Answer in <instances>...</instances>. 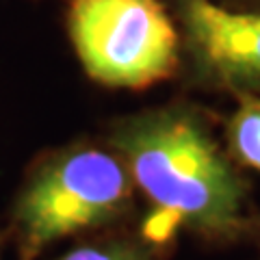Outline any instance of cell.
I'll return each instance as SVG.
<instances>
[{
  "instance_id": "8992f818",
  "label": "cell",
  "mask_w": 260,
  "mask_h": 260,
  "mask_svg": "<svg viewBox=\"0 0 260 260\" xmlns=\"http://www.w3.org/2000/svg\"><path fill=\"white\" fill-rule=\"evenodd\" d=\"M61 260H145L137 247L124 245V243H104V245H85Z\"/></svg>"
},
{
  "instance_id": "277c9868",
  "label": "cell",
  "mask_w": 260,
  "mask_h": 260,
  "mask_svg": "<svg viewBox=\"0 0 260 260\" xmlns=\"http://www.w3.org/2000/svg\"><path fill=\"white\" fill-rule=\"evenodd\" d=\"M184 22L206 70L232 85H260V13L184 0Z\"/></svg>"
},
{
  "instance_id": "7a4b0ae2",
  "label": "cell",
  "mask_w": 260,
  "mask_h": 260,
  "mask_svg": "<svg viewBox=\"0 0 260 260\" xmlns=\"http://www.w3.org/2000/svg\"><path fill=\"white\" fill-rule=\"evenodd\" d=\"M128 204V169L115 156L91 148L56 156L32 176L15 208L24 260L59 239L113 221Z\"/></svg>"
},
{
  "instance_id": "6da1fadb",
  "label": "cell",
  "mask_w": 260,
  "mask_h": 260,
  "mask_svg": "<svg viewBox=\"0 0 260 260\" xmlns=\"http://www.w3.org/2000/svg\"><path fill=\"white\" fill-rule=\"evenodd\" d=\"M115 143L150 200L145 237L152 243L169 241L180 225L210 237L243 225V182L198 119L154 113L126 124Z\"/></svg>"
},
{
  "instance_id": "5b68a950",
  "label": "cell",
  "mask_w": 260,
  "mask_h": 260,
  "mask_svg": "<svg viewBox=\"0 0 260 260\" xmlns=\"http://www.w3.org/2000/svg\"><path fill=\"white\" fill-rule=\"evenodd\" d=\"M230 143L237 158L260 172V102H247L230 121Z\"/></svg>"
},
{
  "instance_id": "3957f363",
  "label": "cell",
  "mask_w": 260,
  "mask_h": 260,
  "mask_svg": "<svg viewBox=\"0 0 260 260\" xmlns=\"http://www.w3.org/2000/svg\"><path fill=\"white\" fill-rule=\"evenodd\" d=\"M70 37L87 74L143 89L172 76L178 32L158 0H72Z\"/></svg>"
}]
</instances>
